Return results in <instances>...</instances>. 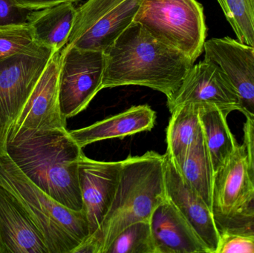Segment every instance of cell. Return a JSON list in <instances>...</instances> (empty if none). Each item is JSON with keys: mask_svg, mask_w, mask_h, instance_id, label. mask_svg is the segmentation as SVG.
<instances>
[{"mask_svg": "<svg viewBox=\"0 0 254 253\" xmlns=\"http://www.w3.org/2000/svg\"><path fill=\"white\" fill-rule=\"evenodd\" d=\"M150 225L156 253H210L167 196L154 210Z\"/></svg>", "mask_w": 254, "mask_h": 253, "instance_id": "obj_15", "label": "cell"}, {"mask_svg": "<svg viewBox=\"0 0 254 253\" xmlns=\"http://www.w3.org/2000/svg\"><path fill=\"white\" fill-rule=\"evenodd\" d=\"M60 67L61 51H58L52 55L8 133L21 129H67L66 120L63 117L60 106Z\"/></svg>", "mask_w": 254, "mask_h": 253, "instance_id": "obj_10", "label": "cell"}, {"mask_svg": "<svg viewBox=\"0 0 254 253\" xmlns=\"http://www.w3.org/2000/svg\"><path fill=\"white\" fill-rule=\"evenodd\" d=\"M241 112L246 117L243 145L246 150L249 175L254 187V116L248 111H242Z\"/></svg>", "mask_w": 254, "mask_h": 253, "instance_id": "obj_28", "label": "cell"}, {"mask_svg": "<svg viewBox=\"0 0 254 253\" xmlns=\"http://www.w3.org/2000/svg\"><path fill=\"white\" fill-rule=\"evenodd\" d=\"M122 168V161L92 160L83 152L80 156L79 182L90 236L101 227L113 205L120 183Z\"/></svg>", "mask_w": 254, "mask_h": 253, "instance_id": "obj_11", "label": "cell"}, {"mask_svg": "<svg viewBox=\"0 0 254 253\" xmlns=\"http://www.w3.org/2000/svg\"><path fill=\"white\" fill-rule=\"evenodd\" d=\"M5 152L40 190L69 209H83L79 182L81 147L68 129L10 132Z\"/></svg>", "mask_w": 254, "mask_h": 253, "instance_id": "obj_1", "label": "cell"}, {"mask_svg": "<svg viewBox=\"0 0 254 253\" xmlns=\"http://www.w3.org/2000/svg\"><path fill=\"white\" fill-rule=\"evenodd\" d=\"M134 22L193 62L204 52L207 28L197 0H140Z\"/></svg>", "mask_w": 254, "mask_h": 253, "instance_id": "obj_5", "label": "cell"}, {"mask_svg": "<svg viewBox=\"0 0 254 253\" xmlns=\"http://www.w3.org/2000/svg\"><path fill=\"white\" fill-rule=\"evenodd\" d=\"M167 199L164 154L149 151L122 160L120 183L113 205L101 227L74 253H107L127 227L150 221L155 208Z\"/></svg>", "mask_w": 254, "mask_h": 253, "instance_id": "obj_3", "label": "cell"}, {"mask_svg": "<svg viewBox=\"0 0 254 253\" xmlns=\"http://www.w3.org/2000/svg\"><path fill=\"white\" fill-rule=\"evenodd\" d=\"M155 121L156 113L149 105H136L90 126L69 131V134L77 145L83 149L98 141L123 138L151 131L155 126Z\"/></svg>", "mask_w": 254, "mask_h": 253, "instance_id": "obj_17", "label": "cell"}, {"mask_svg": "<svg viewBox=\"0 0 254 253\" xmlns=\"http://www.w3.org/2000/svg\"><path fill=\"white\" fill-rule=\"evenodd\" d=\"M42 47L0 58V129L4 141L52 55Z\"/></svg>", "mask_w": 254, "mask_h": 253, "instance_id": "obj_8", "label": "cell"}, {"mask_svg": "<svg viewBox=\"0 0 254 253\" xmlns=\"http://www.w3.org/2000/svg\"><path fill=\"white\" fill-rule=\"evenodd\" d=\"M140 0H87L77 8L66 45L105 51L134 22Z\"/></svg>", "mask_w": 254, "mask_h": 253, "instance_id": "obj_6", "label": "cell"}, {"mask_svg": "<svg viewBox=\"0 0 254 253\" xmlns=\"http://www.w3.org/2000/svg\"><path fill=\"white\" fill-rule=\"evenodd\" d=\"M188 103L215 105L231 112L241 109L238 94L226 73L216 62L204 59L188 70L167 106L172 113Z\"/></svg>", "mask_w": 254, "mask_h": 253, "instance_id": "obj_9", "label": "cell"}, {"mask_svg": "<svg viewBox=\"0 0 254 253\" xmlns=\"http://www.w3.org/2000/svg\"><path fill=\"white\" fill-rule=\"evenodd\" d=\"M17 1L23 7L34 10L52 7L62 3H74L80 0H17Z\"/></svg>", "mask_w": 254, "mask_h": 253, "instance_id": "obj_29", "label": "cell"}, {"mask_svg": "<svg viewBox=\"0 0 254 253\" xmlns=\"http://www.w3.org/2000/svg\"><path fill=\"white\" fill-rule=\"evenodd\" d=\"M214 218L219 233H235L254 237V193L238 213L232 216Z\"/></svg>", "mask_w": 254, "mask_h": 253, "instance_id": "obj_25", "label": "cell"}, {"mask_svg": "<svg viewBox=\"0 0 254 253\" xmlns=\"http://www.w3.org/2000/svg\"><path fill=\"white\" fill-rule=\"evenodd\" d=\"M204 59L216 62L226 73L240 98L242 111L254 116V47L230 37L206 40Z\"/></svg>", "mask_w": 254, "mask_h": 253, "instance_id": "obj_13", "label": "cell"}, {"mask_svg": "<svg viewBox=\"0 0 254 253\" xmlns=\"http://www.w3.org/2000/svg\"><path fill=\"white\" fill-rule=\"evenodd\" d=\"M40 48L42 46L34 42L28 24L0 28V58Z\"/></svg>", "mask_w": 254, "mask_h": 253, "instance_id": "obj_24", "label": "cell"}, {"mask_svg": "<svg viewBox=\"0 0 254 253\" xmlns=\"http://www.w3.org/2000/svg\"><path fill=\"white\" fill-rule=\"evenodd\" d=\"M105 53L102 89L140 86L161 92L173 101L195 62L149 34L133 22Z\"/></svg>", "mask_w": 254, "mask_h": 253, "instance_id": "obj_2", "label": "cell"}, {"mask_svg": "<svg viewBox=\"0 0 254 253\" xmlns=\"http://www.w3.org/2000/svg\"><path fill=\"white\" fill-rule=\"evenodd\" d=\"M77 14L74 3L66 2L31 12L28 25L34 42L55 52L68 43Z\"/></svg>", "mask_w": 254, "mask_h": 253, "instance_id": "obj_18", "label": "cell"}, {"mask_svg": "<svg viewBox=\"0 0 254 253\" xmlns=\"http://www.w3.org/2000/svg\"><path fill=\"white\" fill-rule=\"evenodd\" d=\"M174 162L184 181L212 209L215 172L201 129L189 148Z\"/></svg>", "mask_w": 254, "mask_h": 253, "instance_id": "obj_20", "label": "cell"}, {"mask_svg": "<svg viewBox=\"0 0 254 253\" xmlns=\"http://www.w3.org/2000/svg\"><path fill=\"white\" fill-rule=\"evenodd\" d=\"M32 11L21 5L17 0H0V28L28 24Z\"/></svg>", "mask_w": 254, "mask_h": 253, "instance_id": "obj_26", "label": "cell"}, {"mask_svg": "<svg viewBox=\"0 0 254 253\" xmlns=\"http://www.w3.org/2000/svg\"><path fill=\"white\" fill-rule=\"evenodd\" d=\"M216 253H254V237L220 233Z\"/></svg>", "mask_w": 254, "mask_h": 253, "instance_id": "obj_27", "label": "cell"}, {"mask_svg": "<svg viewBox=\"0 0 254 253\" xmlns=\"http://www.w3.org/2000/svg\"><path fill=\"white\" fill-rule=\"evenodd\" d=\"M107 253H156L150 221L128 226L115 239Z\"/></svg>", "mask_w": 254, "mask_h": 253, "instance_id": "obj_23", "label": "cell"}, {"mask_svg": "<svg viewBox=\"0 0 254 253\" xmlns=\"http://www.w3.org/2000/svg\"><path fill=\"white\" fill-rule=\"evenodd\" d=\"M231 111L210 105H198L204 141L216 172L240 145L228 123Z\"/></svg>", "mask_w": 254, "mask_h": 253, "instance_id": "obj_19", "label": "cell"}, {"mask_svg": "<svg viewBox=\"0 0 254 253\" xmlns=\"http://www.w3.org/2000/svg\"><path fill=\"white\" fill-rule=\"evenodd\" d=\"M166 130L167 152L176 160L189 148L199 134L201 127L198 105L188 103L173 110Z\"/></svg>", "mask_w": 254, "mask_h": 253, "instance_id": "obj_21", "label": "cell"}, {"mask_svg": "<svg viewBox=\"0 0 254 253\" xmlns=\"http://www.w3.org/2000/svg\"><path fill=\"white\" fill-rule=\"evenodd\" d=\"M254 187L248 169L243 144L215 172L212 211L214 217H230L238 213L249 202Z\"/></svg>", "mask_w": 254, "mask_h": 253, "instance_id": "obj_14", "label": "cell"}, {"mask_svg": "<svg viewBox=\"0 0 254 253\" xmlns=\"http://www.w3.org/2000/svg\"><path fill=\"white\" fill-rule=\"evenodd\" d=\"M104 70V51L83 50L68 45L61 51L59 100L65 120L86 109L102 90Z\"/></svg>", "mask_w": 254, "mask_h": 253, "instance_id": "obj_7", "label": "cell"}, {"mask_svg": "<svg viewBox=\"0 0 254 253\" xmlns=\"http://www.w3.org/2000/svg\"><path fill=\"white\" fill-rule=\"evenodd\" d=\"M0 186L28 215L49 253H74L90 236L84 209L61 204L35 185L7 155H0Z\"/></svg>", "mask_w": 254, "mask_h": 253, "instance_id": "obj_4", "label": "cell"}, {"mask_svg": "<svg viewBox=\"0 0 254 253\" xmlns=\"http://www.w3.org/2000/svg\"><path fill=\"white\" fill-rule=\"evenodd\" d=\"M240 43L254 47V0H217Z\"/></svg>", "mask_w": 254, "mask_h": 253, "instance_id": "obj_22", "label": "cell"}, {"mask_svg": "<svg viewBox=\"0 0 254 253\" xmlns=\"http://www.w3.org/2000/svg\"><path fill=\"white\" fill-rule=\"evenodd\" d=\"M164 171L167 198L189 221L209 253H216L220 233L211 208L184 181L167 152L164 154Z\"/></svg>", "mask_w": 254, "mask_h": 253, "instance_id": "obj_12", "label": "cell"}, {"mask_svg": "<svg viewBox=\"0 0 254 253\" xmlns=\"http://www.w3.org/2000/svg\"><path fill=\"white\" fill-rule=\"evenodd\" d=\"M0 253H49L35 226L1 186Z\"/></svg>", "mask_w": 254, "mask_h": 253, "instance_id": "obj_16", "label": "cell"}, {"mask_svg": "<svg viewBox=\"0 0 254 253\" xmlns=\"http://www.w3.org/2000/svg\"><path fill=\"white\" fill-rule=\"evenodd\" d=\"M5 152V141L3 138L1 129H0V155Z\"/></svg>", "mask_w": 254, "mask_h": 253, "instance_id": "obj_30", "label": "cell"}]
</instances>
